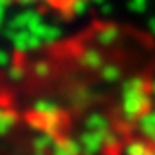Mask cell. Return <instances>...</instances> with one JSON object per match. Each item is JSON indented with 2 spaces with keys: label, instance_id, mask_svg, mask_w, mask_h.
<instances>
[{
  "label": "cell",
  "instance_id": "2",
  "mask_svg": "<svg viewBox=\"0 0 155 155\" xmlns=\"http://www.w3.org/2000/svg\"><path fill=\"white\" fill-rule=\"evenodd\" d=\"M110 155H155V137H137L121 144Z\"/></svg>",
  "mask_w": 155,
  "mask_h": 155
},
{
  "label": "cell",
  "instance_id": "1",
  "mask_svg": "<svg viewBox=\"0 0 155 155\" xmlns=\"http://www.w3.org/2000/svg\"><path fill=\"white\" fill-rule=\"evenodd\" d=\"M86 0H0L2 6H15V8H30L38 12L49 13L60 19H73L77 17Z\"/></svg>",
  "mask_w": 155,
  "mask_h": 155
}]
</instances>
